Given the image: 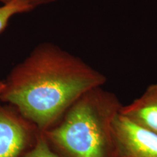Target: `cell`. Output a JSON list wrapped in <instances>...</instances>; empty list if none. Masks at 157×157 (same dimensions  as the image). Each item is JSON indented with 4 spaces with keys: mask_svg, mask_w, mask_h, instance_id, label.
<instances>
[{
    "mask_svg": "<svg viewBox=\"0 0 157 157\" xmlns=\"http://www.w3.org/2000/svg\"><path fill=\"white\" fill-rule=\"evenodd\" d=\"M119 113L137 126L157 135V83L150 84L130 103L122 105Z\"/></svg>",
    "mask_w": 157,
    "mask_h": 157,
    "instance_id": "5",
    "label": "cell"
},
{
    "mask_svg": "<svg viewBox=\"0 0 157 157\" xmlns=\"http://www.w3.org/2000/svg\"><path fill=\"white\" fill-rule=\"evenodd\" d=\"M121 106L112 92L103 87L94 88L42 133L60 157H118L113 123Z\"/></svg>",
    "mask_w": 157,
    "mask_h": 157,
    "instance_id": "2",
    "label": "cell"
},
{
    "mask_svg": "<svg viewBox=\"0 0 157 157\" xmlns=\"http://www.w3.org/2000/svg\"><path fill=\"white\" fill-rule=\"evenodd\" d=\"M118 157H157V135L119 113L113 120Z\"/></svg>",
    "mask_w": 157,
    "mask_h": 157,
    "instance_id": "4",
    "label": "cell"
},
{
    "mask_svg": "<svg viewBox=\"0 0 157 157\" xmlns=\"http://www.w3.org/2000/svg\"><path fill=\"white\" fill-rule=\"evenodd\" d=\"M0 101L14 106L44 132L84 93L103 87L106 76L52 42L39 44L12 68Z\"/></svg>",
    "mask_w": 157,
    "mask_h": 157,
    "instance_id": "1",
    "label": "cell"
},
{
    "mask_svg": "<svg viewBox=\"0 0 157 157\" xmlns=\"http://www.w3.org/2000/svg\"><path fill=\"white\" fill-rule=\"evenodd\" d=\"M40 132L14 106L0 101V157H23Z\"/></svg>",
    "mask_w": 157,
    "mask_h": 157,
    "instance_id": "3",
    "label": "cell"
},
{
    "mask_svg": "<svg viewBox=\"0 0 157 157\" xmlns=\"http://www.w3.org/2000/svg\"><path fill=\"white\" fill-rule=\"evenodd\" d=\"M23 157H60L58 156L46 140L42 132L38 136L34 146L31 148Z\"/></svg>",
    "mask_w": 157,
    "mask_h": 157,
    "instance_id": "7",
    "label": "cell"
},
{
    "mask_svg": "<svg viewBox=\"0 0 157 157\" xmlns=\"http://www.w3.org/2000/svg\"><path fill=\"white\" fill-rule=\"evenodd\" d=\"M33 10L30 7L19 0H11L0 5V33L7 28L10 21L18 14Z\"/></svg>",
    "mask_w": 157,
    "mask_h": 157,
    "instance_id": "6",
    "label": "cell"
},
{
    "mask_svg": "<svg viewBox=\"0 0 157 157\" xmlns=\"http://www.w3.org/2000/svg\"><path fill=\"white\" fill-rule=\"evenodd\" d=\"M21 2L29 6L32 10H34L39 6H42L52 3L57 0H19Z\"/></svg>",
    "mask_w": 157,
    "mask_h": 157,
    "instance_id": "8",
    "label": "cell"
},
{
    "mask_svg": "<svg viewBox=\"0 0 157 157\" xmlns=\"http://www.w3.org/2000/svg\"><path fill=\"white\" fill-rule=\"evenodd\" d=\"M4 87H5V83H4V81H0V95H1L2 93Z\"/></svg>",
    "mask_w": 157,
    "mask_h": 157,
    "instance_id": "9",
    "label": "cell"
},
{
    "mask_svg": "<svg viewBox=\"0 0 157 157\" xmlns=\"http://www.w3.org/2000/svg\"><path fill=\"white\" fill-rule=\"evenodd\" d=\"M11 1V0H0V3L1 4H5L8 2Z\"/></svg>",
    "mask_w": 157,
    "mask_h": 157,
    "instance_id": "10",
    "label": "cell"
}]
</instances>
